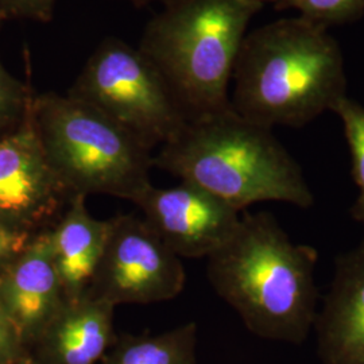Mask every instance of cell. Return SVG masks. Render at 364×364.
I'll return each mask as SVG.
<instances>
[{"instance_id": "1", "label": "cell", "mask_w": 364, "mask_h": 364, "mask_svg": "<svg viewBox=\"0 0 364 364\" xmlns=\"http://www.w3.org/2000/svg\"><path fill=\"white\" fill-rule=\"evenodd\" d=\"M317 250L290 240L269 212H242L207 258L209 284L259 338L301 344L317 317Z\"/></svg>"}, {"instance_id": "19", "label": "cell", "mask_w": 364, "mask_h": 364, "mask_svg": "<svg viewBox=\"0 0 364 364\" xmlns=\"http://www.w3.org/2000/svg\"><path fill=\"white\" fill-rule=\"evenodd\" d=\"M30 351L9 316L0 308V364L28 356Z\"/></svg>"}, {"instance_id": "6", "label": "cell", "mask_w": 364, "mask_h": 364, "mask_svg": "<svg viewBox=\"0 0 364 364\" xmlns=\"http://www.w3.org/2000/svg\"><path fill=\"white\" fill-rule=\"evenodd\" d=\"M66 95L103 111L151 151L188 120L156 66L115 37L100 42Z\"/></svg>"}, {"instance_id": "22", "label": "cell", "mask_w": 364, "mask_h": 364, "mask_svg": "<svg viewBox=\"0 0 364 364\" xmlns=\"http://www.w3.org/2000/svg\"><path fill=\"white\" fill-rule=\"evenodd\" d=\"M1 364H38L37 363V360L31 356V353L28 355V356H25V358H22V359H18V360H14V362H9V363H1Z\"/></svg>"}, {"instance_id": "17", "label": "cell", "mask_w": 364, "mask_h": 364, "mask_svg": "<svg viewBox=\"0 0 364 364\" xmlns=\"http://www.w3.org/2000/svg\"><path fill=\"white\" fill-rule=\"evenodd\" d=\"M34 95L30 82L15 77L0 61V139L25 120Z\"/></svg>"}, {"instance_id": "10", "label": "cell", "mask_w": 364, "mask_h": 364, "mask_svg": "<svg viewBox=\"0 0 364 364\" xmlns=\"http://www.w3.org/2000/svg\"><path fill=\"white\" fill-rule=\"evenodd\" d=\"M48 231L36 235L0 275V308L28 351L66 302Z\"/></svg>"}, {"instance_id": "11", "label": "cell", "mask_w": 364, "mask_h": 364, "mask_svg": "<svg viewBox=\"0 0 364 364\" xmlns=\"http://www.w3.org/2000/svg\"><path fill=\"white\" fill-rule=\"evenodd\" d=\"M314 326L323 364H364V239L335 260Z\"/></svg>"}, {"instance_id": "16", "label": "cell", "mask_w": 364, "mask_h": 364, "mask_svg": "<svg viewBox=\"0 0 364 364\" xmlns=\"http://www.w3.org/2000/svg\"><path fill=\"white\" fill-rule=\"evenodd\" d=\"M275 9H294L299 16L328 27L359 19L364 14V0H263Z\"/></svg>"}, {"instance_id": "3", "label": "cell", "mask_w": 364, "mask_h": 364, "mask_svg": "<svg viewBox=\"0 0 364 364\" xmlns=\"http://www.w3.org/2000/svg\"><path fill=\"white\" fill-rule=\"evenodd\" d=\"M231 107L185 122L153 156V166L219 197L243 212L260 201L299 208L314 204L302 170L274 136Z\"/></svg>"}, {"instance_id": "15", "label": "cell", "mask_w": 364, "mask_h": 364, "mask_svg": "<svg viewBox=\"0 0 364 364\" xmlns=\"http://www.w3.org/2000/svg\"><path fill=\"white\" fill-rule=\"evenodd\" d=\"M333 112L340 117L352 159V178L359 188V196L351 208L352 219L364 224V107L343 97Z\"/></svg>"}, {"instance_id": "20", "label": "cell", "mask_w": 364, "mask_h": 364, "mask_svg": "<svg viewBox=\"0 0 364 364\" xmlns=\"http://www.w3.org/2000/svg\"><path fill=\"white\" fill-rule=\"evenodd\" d=\"M34 236L18 234L0 224V275L25 250Z\"/></svg>"}, {"instance_id": "2", "label": "cell", "mask_w": 364, "mask_h": 364, "mask_svg": "<svg viewBox=\"0 0 364 364\" xmlns=\"http://www.w3.org/2000/svg\"><path fill=\"white\" fill-rule=\"evenodd\" d=\"M232 80L235 112L269 129L302 127L347 96L338 42L326 27L301 16L246 34Z\"/></svg>"}, {"instance_id": "9", "label": "cell", "mask_w": 364, "mask_h": 364, "mask_svg": "<svg viewBox=\"0 0 364 364\" xmlns=\"http://www.w3.org/2000/svg\"><path fill=\"white\" fill-rule=\"evenodd\" d=\"M166 246L180 258H208L234 235L242 212L193 183H153L132 201Z\"/></svg>"}, {"instance_id": "14", "label": "cell", "mask_w": 364, "mask_h": 364, "mask_svg": "<svg viewBox=\"0 0 364 364\" xmlns=\"http://www.w3.org/2000/svg\"><path fill=\"white\" fill-rule=\"evenodd\" d=\"M197 326L186 323L159 335H117L100 364H196Z\"/></svg>"}, {"instance_id": "13", "label": "cell", "mask_w": 364, "mask_h": 364, "mask_svg": "<svg viewBox=\"0 0 364 364\" xmlns=\"http://www.w3.org/2000/svg\"><path fill=\"white\" fill-rule=\"evenodd\" d=\"M85 200L84 196H73L64 213L48 231L66 301H76L87 293L109 231V219L93 218Z\"/></svg>"}, {"instance_id": "4", "label": "cell", "mask_w": 364, "mask_h": 364, "mask_svg": "<svg viewBox=\"0 0 364 364\" xmlns=\"http://www.w3.org/2000/svg\"><path fill=\"white\" fill-rule=\"evenodd\" d=\"M263 0H173L146 25L138 49L186 119L231 107L228 87L248 23Z\"/></svg>"}, {"instance_id": "12", "label": "cell", "mask_w": 364, "mask_h": 364, "mask_svg": "<svg viewBox=\"0 0 364 364\" xmlns=\"http://www.w3.org/2000/svg\"><path fill=\"white\" fill-rule=\"evenodd\" d=\"M114 314V305L90 294L66 301L30 353L38 364H100L117 336Z\"/></svg>"}, {"instance_id": "5", "label": "cell", "mask_w": 364, "mask_h": 364, "mask_svg": "<svg viewBox=\"0 0 364 364\" xmlns=\"http://www.w3.org/2000/svg\"><path fill=\"white\" fill-rule=\"evenodd\" d=\"M31 111L45 156L70 195L134 201L151 185V150L103 111L55 92L36 93Z\"/></svg>"}, {"instance_id": "7", "label": "cell", "mask_w": 364, "mask_h": 364, "mask_svg": "<svg viewBox=\"0 0 364 364\" xmlns=\"http://www.w3.org/2000/svg\"><path fill=\"white\" fill-rule=\"evenodd\" d=\"M186 282L182 260L134 215L109 219L105 252L85 294L117 306L176 299Z\"/></svg>"}, {"instance_id": "8", "label": "cell", "mask_w": 364, "mask_h": 364, "mask_svg": "<svg viewBox=\"0 0 364 364\" xmlns=\"http://www.w3.org/2000/svg\"><path fill=\"white\" fill-rule=\"evenodd\" d=\"M72 197L45 156L30 108L0 139V224L36 236L52 228Z\"/></svg>"}, {"instance_id": "21", "label": "cell", "mask_w": 364, "mask_h": 364, "mask_svg": "<svg viewBox=\"0 0 364 364\" xmlns=\"http://www.w3.org/2000/svg\"><path fill=\"white\" fill-rule=\"evenodd\" d=\"M126 1H130L131 4H134L136 7H142V6H149V4H153V3H161L162 6H165L173 0H126Z\"/></svg>"}, {"instance_id": "18", "label": "cell", "mask_w": 364, "mask_h": 364, "mask_svg": "<svg viewBox=\"0 0 364 364\" xmlns=\"http://www.w3.org/2000/svg\"><path fill=\"white\" fill-rule=\"evenodd\" d=\"M57 0H0V23L6 21H34L48 23L53 19Z\"/></svg>"}]
</instances>
